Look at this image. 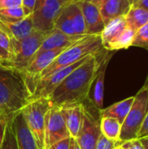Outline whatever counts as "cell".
I'll return each instance as SVG.
<instances>
[{
  "instance_id": "cell-1",
  "label": "cell",
  "mask_w": 148,
  "mask_h": 149,
  "mask_svg": "<svg viewBox=\"0 0 148 149\" xmlns=\"http://www.w3.org/2000/svg\"><path fill=\"white\" fill-rule=\"evenodd\" d=\"M110 52L106 49L92 54L81 65L70 73L48 96L51 106L58 107L84 103L104 58Z\"/></svg>"
},
{
  "instance_id": "cell-2",
  "label": "cell",
  "mask_w": 148,
  "mask_h": 149,
  "mask_svg": "<svg viewBox=\"0 0 148 149\" xmlns=\"http://www.w3.org/2000/svg\"><path fill=\"white\" fill-rule=\"evenodd\" d=\"M31 99L23 74L12 67L0 65V114L13 118Z\"/></svg>"
},
{
  "instance_id": "cell-3",
  "label": "cell",
  "mask_w": 148,
  "mask_h": 149,
  "mask_svg": "<svg viewBox=\"0 0 148 149\" xmlns=\"http://www.w3.org/2000/svg\"><path fill=\"white\" fill-rule=\"evenodd\" d=\"M104 50L100 35H85L66 49H65L57 58L42 72L38 80L70 65H72L83 58L91 54L98 53Z\"/></svg>"
},
{
  "instance_id": "cell-4",
  "label": "cell",
  "mask_w": 148,
  "mask_h": 149,
  "mask_svg": "<svg viewBox=\"0 0 148 149\" xmlns=\"http://www.w3.org/2000/svg\"><path fill=\"white\" fill-rule=\"evenodd\" d=\"M51 107L47 98H32L22 108L25 122L40 149H44V120L47 111Z\"/></svg>"
},
{
  "instance_id": "cell-5",
  "label": "cell",
  "mask_w": 148,
  "mask_h": 149,
  "mask_svg": "<svg viewBox=\"0 0 148 149\" xmlns=\"http://www.w3.org/2000/svg\"><path fill=\"white\" fill-rule=\"evenodd\" d=\"M148 113V90L145 87L134 96L133 106L121 125L120 141L121 142L137 139L138 134Z\"/></svg>"
},
{
  "instance_id": "cell-6",
  "label": "cell",
  "mask_w": 148,
  "mask_h": 149,
  "mask_svg": "<svg viewBox=\"0 0 148 149\" xmlns=\"http://www.w3.org/2000/svg\"><path fill=\"white\" fill-rule=\"evenodd\" d=\"M54 28L72 37L86 35L85 19L79 1L64 5L54 22Z\"/></svg>"
},
{
  "instance_id": "cell-7",
  "label": "cell",
  "mask_w": 148,
  "mask_h": 149,
  "mask_svg": "<svg viewBox=\"0 0 148 149\" xmlns=\"http://www.w3.org/2000/svg\"><path fill=\"white\" fill-rule=\"evenodd\" d=\"M48 32L34 30L33 32L24 39L12 43L14 52L12 67L14 69L21 73L24 71L30 61L38 51Z\"/></svg>"
},
{
  "instance_id": "cell-8",
  "label": "cell",
  "mask_w": 148,
  "mask_h": 149,
  "mask_svg": "<svg viewBox=\"0 0 148 149\" xmlns=\"http://www.w3.org/2000/svg\"><path fill=\"white\" fill-rule=\"evenodd\" d=\"M64 5L61 0H37L31 13L34 29L45 32L51 31Z\"/></svg>"
},
{
  "instance_id": "cell-9",
  "label": "cell",
  "mask_w": 148,
  "mask_h": 149,
  "mask_svg": "<svg viewBox=\"0 0 148 149\" xmlns=\"http://www.w3.org/2000/svg\"><path fill=\"white\" fill-rule=\"evenodd\" d=\"M71 137L60 107L51 106L44 120V149H49L56 142Z\"/></svg>"
},
{
  "instance_id": "cell-10",
  "label": "cell",
  "mask_w": 148,
  "mask_h": 149,
  "mask_svg": "<svg viewBox=\"0 0 148 149\" xmlns=\"http://www.w3.org/2000/svg\"><path fill=\"white\" fill-rule=\"evenodd\" d=\"M83 105V120L76 141L82 149H95L101 134L100 116L96 117L85 103Z\"/></svg>"
},
{
  "instance_id": "cell-11",
  "label": "cell",
  "mask_w": 148,
  "mask_h": 149,
  "mask_svg": "<svg viewBox=\"0 0 148 149\" xmlns=\"http://www.w3.org/2000/svg\"><path fill=\"white\" fill-rule=\"evenodd\" d=\"M92 55V54H91ZM91 55L86 56L83 58L82 59L79 60L78 62L70 65L68 66H65L64 68L58 69V71L54 72L53 73L50 74L47 77L41 78L36 86L35 92L33 93L32 98H38V97H44L48 98V96L52 93V91L70 74L72 73L76 68H78L79 65H81ZM31 98V99H32Z\"/></svg>"
},
{
  "instance_id": "cell-12",
  "label": "cell",
  "mask_w": 148,
  "mask_h": 149,
  "mask_svg": "<svg viewBox=\"0 0 148 149\" xmlns=\"http://www.w3.org/2000/svg\"><path fill=\"white\" fill-rule=\"evenodd\" d=\"M112 56H113V53H112V52H110L109 54L102 61V63L99 66V69L98 71V73L95 77V79L92 85L88 98L86 100H89V102L92 104V106L98 111H100L103 109L105 77H106V68H107L108 63H109Z\"/></svg>"
},
{
  "instance_id": "cell-13",
  "label": "cell",
  "mask_w": 148,
  "mask_h": 149,
  "mask_svg": "<svg viewBox=\"0 0 148 149\" xmlns=\"http://www.w3.org/2000/svg\"><path fill=\"white\" fill-rule=\"evenodd\" d=\"M18 149H40L29 129L23 113L18 112L11 119Z\"/></svg>"
},
{
  "instance_id": "cell-14",
  "label": "cell",
  "mask_w": 148,
  "mask_h": 149,
  "mask_svg": "<svg viewBox=\"0 0 148 149\" xmlns=\"http://www.w3.org/2000/svg\"><path fill=\"white\" fill-rule=\"evenodd\" d=\"M79 4L85 19L86 35H100L106 24L102 18L99 6L84 1H79Z\"/></svg>"
},
{
  "instance_id": "cell-15",
  "label": "cell",
  "mask_w": 148,
  "mask_h": 149,
  "mask_svg": "<svg viewBox=\"0 0 148 149\" xmlns=\"http://www.w3.org/2000/svg\"><path fill=\"white\" fill-rule=\"evenodd\" d=\"M0 29L10 38L11 43L24 39L30 36L34 29L32 14L26 16L23 20L16 23H5L0 21Z\"/></svg>"
},
{
  "instance_id": "cell-16",
  "label": "cell",
  "mask_w": 148,
  "mask_h": 149,
  "mask_svg": "<svg viewBox=\"0 0 148 149\" xmlns=\"http://www.w3.org/2000/svg\"><path fill=\"white\" fill-rule=\"evenodd\" d=\"M82 37H72L69 36L61 31L58 29H52L48 32L46 37L44 38L43 43L41 44L38 51L37 52L36 54L44 52V51H49V50H55V49H61V48H67L80 38ZM35 54V55H36Z\"/></svg>"
},
{
  "instance_id": "cell-17",
  "label": "cell",
  "mask_w": 148,
  "mask_h": 149,
  "mask_svg": "<svg viewBox=\"0 0 148 149\" xmlns=\"http://www.w3.org/2000/svg\"><path fill=\"white\" fill-rule=\"evenodd\" d=\"M126 23L124 17H119L107 22L103 31L100 34L102 45L104 49L112 52V47L118 40L120 36L126 28Z\"/></svg>"
},
{
  "instance_id": "cell-18",
  "label": "cell",
  "mask_w": 148,
  "mask_h": 149,
  "mask_svg": "<svg viewBox=\"0 0 148 149\" xmlns=\"http://www.w3.org/2000/svg\"><path fill=\"white\" fill-rule=\"evenodd\" d=\"M60 110L71 137L76 139L83 120V103L62 107Z\"/></svg>"
},
{
  "instance_id": "cell-19",
  "label": "cell",
  "mask_w": 148,
  "mask_h": 149,
  "mask_svg": "<svg viewBox=\"0 0 148 149\" xmlns=\"http://www.w3.org/2000/svg\"><path fill=\"white\" fill-rule=\"evenodd\" d=\"M131 7L128 0H103L99 6L105 24L113 18L126 16Z\"/></svg>"
},
{
  "instance_id": "cell-20",
  "label": "cell",
  "mask_w": 148,
  "mask_h": 149,
  "mask_svg": "<svg viewBox=\"0 0 148 149\" xmlns=\"http://www.w3.org/2000/svg\"><path fill=\"white\" fill-rule=\"evenodd\" d=\"M133 100H134V96L129 97V98L120 100L117 103H114L113 105H112L106 108H103L102 110L99 111L100 118H102V117L113 118V119H116L117 120H119L122 124L133 106Z\"/></svg>"
},
{
  "instance_id": "cell-21",
  "label": "cell",
  "mask_w": 148,
  "mask_h": 149,
  "mask_svg": "<svg viewBox=\"0 0 148 149\" xmlns=\"http://www.w3.org/2000/svg\"><path fill=\"white\" fill-rule=\"evenodd\" d=\"M125 19L126 26L136 31L148 23V10L141 7L132 6L125 16Z\"/></svg>"
},
{
  "instance_id": "cell-22",
  "label": "cell",
  "mask_w": 148,
  "mask_h": 149,
  "mask_svg": "<svg viewBox=\"0 0 148 149\" xmlns=\"http://www.w3.org/2000/svg\"><path fill=\"white\" fill-rule=\"evenodd\" d=\"M13 58L14 52L11 40L7 34L0 29V65L12 67Z\"/></svg>"
},
{
  "instance_id": "cell-23",
  "label": "cell",
  "mask_w": 148,
  "mask_h": 149,
  "mask_svg": "<svg viewBox=\"0 0 148 149\" xmlns=\"http://www.w3.org/2000/svg\"><path fill=\"white\" fill-rule=\"evenodd\" d=\"M121 123L113 118L102 117L100 118L101 134L109 140L118 141L121 131Z\"/></svg>"
},
{
  "instance_id": "cell-24",
  "label": "cell",
  "mask_w": 148,
  "mask_h": 149,
  "mask_svg": "<svg viewBox=\"0 0 148 149\" xmlns=\"http://www.w3.org/2000/svg\"><path fill=\"white\" fill-rule=\"evenodd\" d=\"M26 17L23 6L15 8L0 9V21L5 23H16Z\"/></svg>"
},
{
  "instance_id": "cell-25",
  "label": "cell",
  "mask_w": 148,
  "mask_h": 149,
  "mask_svg": "<svg viewBox=\"0 0 148 149\" xmlns=\"http://www.w3.org/2000/svg\"><path fill=\"white\" fill-rule=\"evenodd\" d=\"M135 31L126 27L123 33L120 36L118 40L114 43L112 47V52H115L122 49H128L133 45V41L135 35Z\"/></svg>"
},
{
  "instance_id": "cell-26",
  "label": "cell",
  "mask_w": 148,
  "mask_h": 149,
  "mask_svg": "<svg viewBox=\"0 0 148 149\" xmlns=\"http://www.w3.org/2000/svg\"><path fill=\"white\" fill-rule=\"evenodd\" d=\"M11 119H9V120H8L6 129H5L4 138H3V144H2L1 149H18L17 148V144L15 133H14L13 127H12Z\"/></svg>"
},
{
  "instance_id": "cell-27",
  "label": "cell",
  "mask_w": 148,
  "mask_h": 149,
  "mask_svg": "<svg viewBox=\"0 0 148 149\" xmlns=\"http://www.w3.org/2000/svg\"><path fill=\"white\" fill-rule=\"evenodd\" d=\"M132 46L144 48L148 51V23L136 31Z\"/></svg>"
},
{
  "instance_id": "cell-28",
  "label": "cell",
  "mask_w": 148,
  "mask_h": 149,
  "mask_svg": "<svg viewBox=\"0 0 148 149\" xmlns=\"http://www.w3.org/2000/svg\"><path fill=\"white\" fill-rule=\"evenodd\" d=\"M119 146H120V141H115L109 140L101 134L96 144L95 149H115Z\"/></svg>"
},
{
  "instance_id": "cell-29",
  "label": "cell",
  "mask_w": 148,
  "mask_h": 149,
  "mask_svg": "<svg viewBox=\"0 0 148 149\" xmlns=\"http://www.w3.org/2000/svg\"><path fill=\"white\" fill-rule=\"evenodd\" d=\"M120 146L123 149H144L138 138L124 142L120 141Z\"/></svg>"
},
{
  "instance_id": "cell-30",
  "label": "cell",
  "mask_w": 148,
  "mask_h": 149,
  "mask_svg": "<svg viewBox=\"0 0 148 149\" xmlns=\"http://www.w3.org/2000/svg\"><path fill=\"white\" fill-rule=\"evenodd\" d=\"M23 6V0H0V9Z\"/></svg>"
},
{
  "instance_id": "cell-31",
  "label": "cell",
  "mask_w": 148,
  "mask_h": 149,
  "mask_svg": "<svg viewBox=\"0 0 148 149\" xmlns=\"http://www.w3.org/2000/svg\"><path fill=\"white\" fill-rule=\"evenodd\" d=\"M8 120H9V119L6 116L0 114V149H1L3 141L4 138V134H5V129H6Z\"/></svg>"
},
{
  "instance_id": "cell-32",
  "label": "cell",
  "mask_w": 148,
  "mask_h": 149,
  "mask_svg": "<svg viewBox=\"0 0 148 149\" xmlns=\"http://www.w3.org/2000/svg\"><path fill=\"white\" fill-rule=\"evenodd\" d=\"M70 141H71V137L65 138V139L56 142L55 144H53L51 147H50L49 149H69Z\"/></svg>"
},
{
  "instance_id": "cell-33",
  "label": "cell",
  "mask_w": 148,
  "mask_h": 149,
  "mask_svg": "<svg viewBox=\"0 0 148 149\" xmlns=\"http://www.w3.org/2000/svg\"><path fill=\"white\" fill-rule=\"evenodd\" d=\"M37 0H23V8L26 16L32 13Z\"/></svg>"
},
{
  "instance_id": "cell-34",
  "label": "cell",
  "mask_w": 148,
  "mask_h": 149,
  "mask_svg": "<svg viewBox=\"0 0 148 149\" xmlns=\"http://www.w3.org/2000/svg\"><path fill=\"white\" fill-rule=\"evenodd\" d=\"M145 136H148V113L141 126V128L138 134V136L137 138L140 139V138H142V137H145Z\"/></svg>"
},
{
  "instance_id": "cell-35",
  "label": "cell",
  "mask_w": 148,
  "mask_h": 149,
  "mask_svg": "<svg viewBox=\"0 0 148 149\" xmlns=\"http://www.w3.org/2000/svg\"><path fill=\"white\" fill-rule=\"evenodd\" d=\"M69 149H82L80 148V146L79 145L78 141H76L75 138H72L71 137V141H70V147Z\"/></svg>"
},
{
  "instance_id": "cell-36",
  "label": "cell",
  "mask_w": 148,
  "mask_h": 149,
  "mask_svg": "<svg viewBox=\"0 0 148 149\" xmlns=\"http://www.w3.org/2000/svg\"><path fill=\"white\" fill-rule=\"evenodd\" d=\"M134 6L141 7V8H144V9L148 10V0H139Z\"/></svg>"
},
{
  "instance_id": "cell-37",
  "label": "cell",
  "mask_w": 148,
  "mask_h": 149,
  "mask_svg": "<svg viewBox=\"0 0 148 149\" xmlns=\"http://www.w3.org/2000/svg\"><path fill=\"white\" fill-rule=\"evenodd\" d=\"M143 148L144 149H148V136H145V137H142V138H140L139 139Z\"/></svg>"
},
{
  "instance_id": "cell-38",
  "label": "cell",
  "mask_w": 148,
  "mask_h": 149,
  "mask_svg": "<svg viewBox=\"0 0 148 149\" xmlns=\"http://www.w3.org/2000/svg\"><path fill=\"white\" fill-rule=\"evenodd\" d=\"M79 1H84V2H87V3H93L97 6H99V4L101 3V2L103 0H79Z\"/></svg>"
},
{
  "instance_id": "cell-39",
  "label": "cell",
  "mask_w": 148,
  "mask_h": 149,
  "mask_svg": "<svg viewBox=\"0 0 148 149\" xmlns=\"http://www.w3.org/2000/svg\"><path fill=\"white\" fill-rule=\"evenodd\" d=\"M65 4H66V3H72V2H77V1H79V0H61Z\"/></svg>"
},
{
  "instance_id": "cell-40",
  "label": "cell",
  "mask_w": 148,
  "mask_h": 149,
  "mask_svg": "<svg viewBox=\"0 0 148 149\" xmlns=\"http://www.w3.org/2000/svg\"><path fill=\"white\" fill-rule=\"evenodd\" d=\"M128 1L130 2V3H131L132 6H134V5L137 3V2H138L139 0H128Z\"/></svg>"
},
{
  "instance_id": "cell-41",
  "label": "cell",
  "mask_w": 148,
  "mask_h": 149,
  "mask_svg": "<svg viewBox=\"0 0 148 149\" xmlns=\"http://www.w3.org/2000/svg\"><path fill=\"white\" fill-rule=\"evenodd\" d=\"M143 87H145L147 90H148V75H147V79H146V82H145V84L143 85Z\"/></svg>"
},
{
  "instance_id": "cell-42",
  "label": "cell",
  "mask_w": 148,
  "mask_h": 149,
  "mask_svg": "<svg viewBox=\"0 0 148 149\" xmlns=\"http://www.w3.org/2000/svg\"><path fill=\"white\" fill-rule=\"evenodd\" d=\"M116 149H123V148H121L120 146H119L118 148H116Z\"/></svg>"
},
{
  "instance_id": "cell-43",
  "label": "cell",
  "mask_w": 148,
  "mask_h": 149,
  "mask_svg": "<svg viewBox=\"0 0 148 149\" xmlns=\"http://www.w3.org/2000/svg\"><path fill=\"white\" fill-rule=\"evenodd\" d=\"M115 149H116V148H115Z\"/></svg>"
}]
</instances>
